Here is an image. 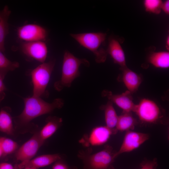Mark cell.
<instances>
[{"label": "cell", "instance_id": "cell-1", "mask_svg": "<svg viewBox=\"0 0 169 169\" xmlns=\"http://www.w3.org/2000/svg\"><path fill=\"white\" fill-rule=\"evenodd\" d=\"M23 100L24 108L23 111L19 115L14 118L17 127L28 125L33 119L51 113L55 109H60L64 105L63 100L59 98L54 99L51 103L33 95L24 98Z\"/></svg>", "mask_w": 169, "mask_h": 169}, {"label": "cell", "instance_id": "cell-2", "mask_svg": "<svg viewBox=\"0 0 169 169\" xmlns=\"http://www.w3.org/2000/svg\"><path fill=\"white\" fill-rule=\"evenodd\" d=\"M92 152V149L90 148L78 152L77 156L82 161L83 169H107L112 165L116 158V151L108 145L105 146L103 149L98 152Z\"/></svg>", "mask_w": 169, "mask_h": 169}, {"label": "cell", "instance_id": "cell-3", "mask_svg": "<svg viewBox=\"0 0 169 169\" xmlns=\"http://www.w3.org/2000/svg\"><path fill=\"white\" fill-rule=\"evenodd\" d=\"M82 64L88 67L90 65L86 59L78 58L69 51H65L64 55L61 76L59 80L54 83L55 89L60 91L64 88L70 87L74 79L79 76V68Z\"/></svg>", "mask_w": 169, "mask_h": 169}, {"label": "cell", "instance_id": "cell-4", "mask_svg": "<svg viewBox=\"0 0 169 169\" xmlns=\"http://www.w3.org/2000/svg\"><path fill=\"white\" fill-rule=\"evenodd\" d=\"M70 36L81 45L92 52L98 63L104 62L108 54L107 50L102 47L105 43L106 34L101 32L71 33Z\"/></svg>", "mask_w": 169, "mask_h": 169}, {"label": "cell", "instance_id": "cell-5", "mask_svg": "<svg viewBox=\"0 0 169 169\" xmlns=\"http://www.w3.org/2000/svg\"><path fill=\"white\" fill-rule=\"evenodd\" d=\"M133 112L142 123L148 124L166 123L165 112L155 102L147 98L136 104Z\"/></svg>", "mask_w": 169, "mask_h": 169}, {"label": "cell", "instance_id": "cell-6", "mask_svg": "<svg viewBox=\"0 0 169 169\" xmlns=\"http://www.w3.org/2000/svg\"><path fill=\"white\" fill-rule=\"evenodd\" d=\"M55 63L54 60H51L42 63L30 72L33 87V95L41 98L49 96L46 88Z\"/></svg>", "mask_w": 169, "mask_h": 169}, {"label": "cell", "instance_id": "cell-7", "mask_svg": "<svg viewBox=\"0 0 169 169\" xmlns=\"http://www.w3.org/2000/svg\"><path fill=\"white\" fill-rule=\"evenodd\" d=\"M44 142L40 138L38 132L35 133L15 152V157L21 162L28 161L34 157Z\"/></svg>", "mask_w": 169, "mask_h": 169}, {"label": "cell", "instance_id": "cell-8", "mask_svg": "<svg viewBox=\"0 0 169 169\" xmlns=\"http://www.w3.org/2000/svg\"><path fill=\"white\" fill-rule=\"evenodd\" d=\"M149 138V136L147 133L131 131H126L119 150L115 153L116 157L122 153L129 152L138 148Z\"/></svg>", "mask_w": 169, "mask_h": 169}, {"label": "cell", "instance_id": "cell-9", "mask_svg": "<svg viewBox=\"0 0 169 169\" xmlns=\"http://www.w3.org/2000/svg\"><path fill=\"white\" fill-rule=\"evenodd\" d=\"M17 34L20 39L25 42H32L45 40L47 32L42 27L37 24H29L19 27Z\"/></svg>", "mask_w": 169, "mask_h": 169}, {"label": "cell", "instance_id": "cell-10", "mask_svg": "<svg viewBox=\"0 0 169 169\" xmlns=\"http://www.w3.org/2000/svg\"><path fill=\"white\" fill-rule=\"evenodd\" d=\"M113 135L111 131L106 126L94 128L89 135H85L79 141L84 146H96L103 145Z\"/></svg>", "mask_w": 169, "mask_h": 169}, {"label": "cell", "instance_id": "cell-11", "mask_svg": "<svg viewBox=\"0 0 169 169\" xmlns=\"http://www.w3.org/2000/svg\"><path fill=\"white\" fill-rule=\"evenodd\" d=\"M22 50L27 56L42 63L47 57V47L43 41L25 42L22 44Z\"/></svg>", "mask_w": 169, "mask_h": 169}, {"label": "cell", "instance_id": "cell-12", "mask_svg": "<svg viewBox=\"0 0 169 169\" xmlns=\"http://www.w3.org/2000/svg\"><path fill=\"white\" fill-rule=\"evenodd\" d=\"M132 94L127 90L120 94H114L111 91L105 90L101 93L102 97L107 98L125 112H133L134 110L136 104L133 101Z\"/></svg>", "mask_w": 169, "mask_h": 169}, {"label": "cell", "instance_id": "cell-13", "mask_svg": "<svg viewBox=\"0 0 169 169\" xmlns=\"http://www.w3.org/2000/svg\"><path fill=\"white\" fill-rule=\"evenodd\" d=\"M120 69L122 72L120 76L118 77V80L123 83L127 90L131 94L135 92L142 81V77L127 67Z\"/></svg>", "mask_w": 169, "mask_h": 169}, {"label": "cell", "instance_id": "cell-14", "mask_svg": "<svg viewBox=\"0 0 169 169\" xmlns=\"http://www.w3.org/2000/svg\"><path fill=\"white\" fill-rule=\"evenodd\" d=\"M61 159L62 156L59 154L43 155L28 161L21 162L18 166L21 169L26 166H32L38 169L49 166Z\"/></svg>", "mask_w": 169, "mask_h": 169}, {"label": "cell", "instance_id": "cell-15", "mask_svg": "<svg viewBox=\"0 0 169 169\" xmlns=\"http://www.w3.org/2000/svg\"><path fill=\"white\" fill-rule=\"evenodd\" d=\"M107 51L108 54H109L112 58L114 62L120 66V69L127 67L125 53L117 39L113 38L109 39Z\"/></svg>", "mask_w": 169, "mask_h": 169}, {"label": "cell", "instance_id": "cell-16", "mask_svg": "<svg viewBox=\"0 0 169 169\" xmlns=\"http://www.w3.org/2000/svg\"><path fill=\"white\" fill-rule=\"evenodd\" d=\"M46 123L38 132L40 139L44 142L45 140L53 135L61 126L62 118L55 116H49L45 120Z\"/></svg>", "mask_w": 169, "mask_h": 169}, {"label": "cell", "instance_id": "cell-17", "mask_svg": "<svg viewBox=\"0 0 169 169\" xmlns=\"http://www.w3.org/2000/svg\"><path fill=\"white\" fill-rule=\"evenodd\" d=\"M100 108L104 112L106 126L111 131L113 135L116 134L118 132L116 126L118 116L113 103L109 100L106 104L101 105Z\"/></svg>", "mask_w": 169, "mask_h": 169}, {"label": "cell", "instance_id": "cell-18", "mask_svg": "<svg viewBox=\"0 0 169 169\" xmlns=\"http://www.w3.org/2000/svg\"><path fill=\"white\" fill-rule=\"evenodd\" d=\"M11 13V11L7 5L0 11V50L2 52L5 50V40L9 33L8 21Z\"/></svg>", "mask_w": 169, "mask_h": 169}, {"label": "cell", "instance_id": "cell-19", "mask_svg": "<svg viewBox=\"0 0 169 169\" xmlns=\"http://www.w3.org/2000/svg\"><path fill=\"white\" fill-rule=\"evenodd\" d=\"M11 112L8 106L2 107L0 110V131L9 135H13L14 132Z\"/></svg>", "mask_w": 169, "mask_h": 169}, {"label": "cell", "instance_id": "cell-20", "mask_svg": "<svg viewBox=\"0 0 169 169\" xmlns=\"http://www.w3.org/2000/svg\"><path fill=\"white\" fill-rule=\"evenodd\" d=\"M137 122L132 116L131 112H123L120 115L118 116L116 129L118 131H131L134 129Z\"/></svg>", "mask_w": 169, "mask_h": 169}, {"label": "cell", "instance_id": "cell-21", "mask_svg": "<svg viewBox=\"0 0 169 169\" xmlns=\"http://www.w3.org/2000/svg\"><path fill=\"white\" fill-rule=\"evenodd\" d=\"M148 61L156 68L167 69L169 67V52L164 51L152 53L148 57Z\"/></svg>", "mask_w": 169, "mask_h": 169}, {"label": "cell", "instance_id": "cell-22", "mask_svg": "<svg viewBox=\"0 0 169 169\" xmlns=\"http://www.w3.org/2000/svg\"><path fill=\"white\" fill-rule=\"evenodd\" d=\"M0 50V74L4 78L9 71H13L19 66L18 62L8 59Z\"/></svg>", "mask_w": 169, "mask_h": 169}, {"label": "cell", "instance_id": "cell-23", "mask_svg": "<svg viewBox=\"0 0 169 169\" xmlns=\"http://www.w3.org/2000/svg\"><path fill=\"white\" fill-rule=\"evenodd\" d=\"M0 141L3 156L15 152L18 148L17 143L12 139L5 137H0Z\"/></svg>", "mask_w": 169, "mask_h": 169}, {"label": "cell", "instance_id": "cell-24", "mask_svg": "<svg viewBox=\"0 0 169 169\" xmlns=\"http://www.w3.org/2000/svg\"><path fill=\"white\" fill-rule=\"evenodd\" d=\"M162 3L160 0H145L144 5L146 12L158 14L161 12Z\"/></svg>", "mask_w": 169, "mask_h": 169}, {"label": "cell", "instance_id": "cell-25", "mask_svg": "<svg viewBox=\"0 0 169 169\" xmlns=\"http://www.w3.org/2000/svg\"><path fill=\"white\" fill-rule=\"evenodd\" d=\"M54 163L52 169H78L75 166L69 165L62 159L57 161Z\"/></svg>", "mask_w": 169, "mask_h": 169}, {"label": "cell", "instance_id": "cell-26", "mask_svg": "<svg viewBox=\"0 0 169 169\" xmlns=\"http://www.w3.org/2000/svg\"><path fill=\"white\" fill-rule=\"evenodd\" d=\"M157 162L155 158L152 160L144 161L141 163L140 169H156L157 166Z\"/></svg>", "mask_w": 169, "mask_h": 169}, {"label": "cell", "instance_id": "cell-27", "mask_svg": "<svg viewBox=\"0 0 169 169\" xmlns=\"http://www.w3.org/2000/svg\"><path fill=\"white\" fill-rule=\"evenodd\" d=\"M3 78L0 74V101L1 102L4 98L6 94L5 92L6 88L3 82Z\"/></svg>", "mask_w": 169, "mask_h": 169}, {"label": "cell", "instance_id": "cell-28", "mask_svg": "<svg viewBox=\"0 0 169 169\" xmlns=\"http://www.w3.org/2000/svg\"><path fill=\"white\" fill-rule=\"evenodd\" d=\"M0 169H16V165L13 166L12 164L9 163L0 162Z\"/></svg>", "mask_w": 169, "mask_h": 169}, {"label": "cell", "instance_id": "cell-29", "mask_svg": "<svg viewBox=\"0 0 169 169\" xmlns=\"http://www.w3.org/2000/svg\"><path fill=\"white\" fill-rule=\"evenodd\" d=\"M161 9H162L166 14H169V1L168 0H166L163 3H162L161 6Z\"/></svg>", "mask_w": 169, "mask_h": 169}, {"label": "cell", "instance_id": "cell-30", "mask_svg": "<svg viewBox=\"0 0 169 169\" xmlns=\"http://www.w3.org/2000/svg\"><path fill=\"white\" fill-rule=\"evenodd\" d=\"M2 157H3V152L0 141V158Z\"/></svg>", "mask_w": 169, "mask_h": 169}, {"label": "cell", "instance_id": "cell-31", "mask_svg": "<svg viewBox=\"0 0 169 169\" xmlns=\"http://www.w3.org/2000/svg\"><path fill=\"white\" fill-rule=\"evenodd\" d=\"M166 47L167 49H169V37L168 36L166 39Z\"/></svg>", "mask_w": 169, "mask_h": 169}, {"label": "cell", "instance_id": "cell-32", "mask_svg": "<svg viewBox=\"0 0 169 169\" xmlns=\"http://www.w3.org/2000/svg\"><path fill=\"white\" fill-rule=\"evenodd\" d=\"M22 169H38L32 166H26Z\"/></svg>", "mask_w": 169, "mask_h": 169}, {"label": "cell", "instance_id": "cell-33", "mask_svg": "<svg viewBox=\"0 0 169 169\" xmlns=\"http://www.w3.org/2000/svg\"><path fill=\"white\" fill-rule=\"evenodd\" d=\"M107 169H115L114 167L113 166V165L110 166Z\"/></svg>", "mask_w": 169, "mask_h": 169}, {"label": "cell", "instance_id": "cell-34", "mask_svg": "<svg viewBox=\"0 0 169 169\" xmlns=\"http://www.w3.org/2000/svg\"><path fill=\"white\" fill-rule=\"evenodd\" d=\"M16 169H21L19 168L18 164H16Z\"/></svg>", "mask_w": 169, "mask_h": 169}, {"label": "cell", "instance_id": "cell-35", "mask_svg": "<svg viewBox=\"0 0 169 169\" xmlns=\"http://www.w3.org/2000/svg\"><path fill=\"white\" fill-rule=\"evenodd\" d=\"M1 102L0 101V103Z\"/></svg>", "mask_w": 169, "mask_h": 169}]
</instances>
